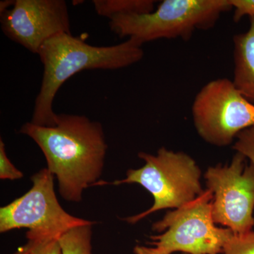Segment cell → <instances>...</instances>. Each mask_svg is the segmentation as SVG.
I'll return each instance as SVG.
<instances>
[{"label":"cell","instance_id":"1","mask_svg":"<svg viewBox=\"0 0 254 254\" xmlns=\"http://www.w3.org/2000/svg\"><path fill=\"white\" fill-rule=\"evenodd\" d=\"M36 142L56 177L60 195L79 203L83 191L97 185L104 168L108 143L103 127L85 115L57 114L53 126L29 122L19 130Z\"/></svg>","mask_w":254,"mask_h":254},{"label":"cell","instance_id":"2","mask_svg":"<svg viewBox=\"0 0 254 254\" xmlns=\"http://www.w3.org/2000/svg\"><path fill=\"white\" fill-rule=\"evenodd\" d=\"M38 55L44 71L31 123L53 126L57 117L53 102L68 78L85 70L127 67L141 61L144 52L132 39L115 46H93L71 33H61L45 42Z\"/></svg>","mask_w":254,"mask_h":254},{"label":"cell","instance_id":"3","mask_svg":"<svg viewBox=\"0 0 254 254\" xmlns=\"http://www.w3.org/2000/svg\"><path fill=\"white\" fill-rule=\"evenodd\" d=\"M230 9V0H164L151 12L115 16L109 26L120 38L142 46L160 39L189 41L196 30L213 28Z\"/></svg>","mask_w":254,"mask_h":254},{"label":"cell","instance_id":"4","mask_svg":"<svg viewBox=\"0 0 254 254\" xmlns=\"http://www.w3.org/2000/svg\"><path fill=\"white\" fill-rule=\"evenodd\" d=\"M145 165L128 170L126 177L112 185L138 184L149 191L154 203L149 209L134 216L124 219L135 224L148 215L167 208H180L193 201L203 192L199 167L191 157L183 152H174L162 147L156 155L138 153Z\"/></svg>","mask_w":254,"mask_h":254},{"label":"cell","instance_id":"5","mask_svg":"<svg viewBox=\"0 0 254 254\" xmlns=\"http://www.w3.org/2000/svg\"><path fill=\"white\" fill-rule=\"evenodd\" d=\"M54 178L48 168L31 177L28 192L0 208V232L28 229V241L60 240L74 227L94 222L73 216L64 210L55 193Z\"/></svg>","mask_w":254,"mask_h":254},{"label":"cell","instance_id":"6","mask_svg":"<svg viewBox=\"0 0 254 254\" xmlns=\"http://www.w3.org/2000/svg\"><path fill=\"white\" fill-rule=\"evenodd\" d=\"M213 195L206 190L193 201L169 211L153 225L150 245L168 254H220L234 235L228 228L217 227L212 215Z\"/></svg>","mask_w":254,"mask_h":254},{"label":"cell","instance_id":"7","mask_svg":"<svg viewBox=\"0 0 254 254\" xmlns=\"http://www.w3.org/2000/svg\"><path fill=\"white\" fill-rule=\"evenodd\" d=\"M191 113L200 138L215 146L231 145L241 132L254 127V103L228 78L212 80L202 87Z\"/></svg>","mask_w":254,"mask_h":254},{"label":"cell","instance_id":"8","mask_svg":"<svg viewBox=\"0 0 254 254\" xmlns=\"http://www.w3.org/2000/svg\"><path fill=\"white\" fill-rule=\"evenodd\" d=\"M213 195L214 222L240 235L254 227V165L237 152L230 165L210 167L204 175Z\"/></svg>","mask_w":254,"mask_h":254},{"label":"cell","instance_id":"9","mask_svg":"<svg viewBox=\"0 0 254 254\" xmlns=\"http://www.w3.org/2000/svg\"><path fill=\"white\" fill-rule=\"evenodd\" d=\"M5 36L33 54L45 42L61 33H71L67 3L64 0H15L0 13Z\"/></svg>","mask_w":254,"mask_h":254},{"label":"cell","instance_id":"10","mask_svg":"<svg viewBox=\"0 0 254 254\" xmlns=\"http://www.w3.org/2000/svg\"><path fill=\"white\" fill-rule=\"evenodd\" d=\"M250 28L233 37V83L239 91L254 104V16Z\"/></svg>","mask_w":254,"mask_h":254},{"label":"cell","instance_id":"11","mask_svg":"<svg viewBox=\"0 0 254 254\" xmlns=\"http://www.w3.org/2000/svg\"><path fill=\"white\" fill-rule=\"evenodd\" d=\"M153 0H93L95 11L99 16L111 19L120 15L145 14L155 9Z\"/></svg>","mask_w":254,"mask_h":254},{"label":"cell","instance_id":"12","mask_svg":"<svg viewBox=\"0 0 254 254\" xmlns=\"http://www.w3.org/2000/svg\"><path fill=\"white\" fill-rule=\"evenodd\" d=\"M94 224L74 227L60 237L63 254H93L92 227Z\"/></svg>","mask_w":254,"mask_h":254},{"label":"cell","instance_id":"13","mask_svg":"<svg viewBox=\"0 0 254 254\" xmlns=\"http://www.w3.org/2000/svg\"><path fill=\"white\" fill-rule=\"evenodd\" d=\"M223 254H254V231L234 234L224 247Z\"/></svg>","mask_w":254,"mask_h":254},{"label":"cell","instance_id":"14","mask_svg":"<svg viewBox=\"0 0 254 254\" xmlns=\"http://www.w3.org/2000/svg\"><path fill=\"white\" fill-rule=\"evenodd\" d=\"M233 148L245 155L254 165V127L241 132L237 137Z\"/></svg>","mask_w":254,"mask_h":254},{"label":"cell","instance_id":"15","mask_svg":"<svg viewBox=\"0 0 254 254\" xmlns=\"http://www.w3.org/2000/svg\"><path fill=\"white\" fill-rule=\"evenodd\" d=\"M23 177L22 172L18 170L8 158L5 150V144L0 139V179L3 180H21Z\"/></svg>","mask_w":254,"mask_h":254},{"label":"cell","instance_id":"16","mask_svg":"<svg viewBox=\"0 0 254 254\" xmlns=\"http://www.w3.org/2000/svg\"><path fill=\"white\" fill-rule=\"evenodd\" d=\"M28 242L31 245V254H63L59 240L53 239L39 242Z\"/></svg>","mask_w":254,"mask_h":254},{"label":"cell","instance_id":"17","mask_svg":"<svg viewBox=\"0 0 254 254\" xmlns=\"http://www.w3.org/2000/svg\"><path fill=\"white\" fill-rule=\"evenodd\" d=\"M234 10L233 19L235 22L245 16H254V0H230Z\"/></svg>","mask_w":254,"mask_h":254},{"label":"cell","instance_id":"18","mask_svg":"<svg viewBox=\"0 0 254 254\" xmlns=\"http://www.w3.org/2000/svg\"><path fill=\"white\" fill-rule=\"evenodd\" d=\"M133 252L135 254H168L158 250L156 247L150 248L143 246H136L133 249Z\"/></svg>","mask_w":254,"mask_h":254},{"label":"cell","instance_id":"19","mask_svg":"<svg viewBox=\"0 0 254 254\" xmlns=\"http://www.w3.org/2000/svg\"><path fill=\"white\" fill-rule=\"evenodd\" d=\"M14 1L11 0H6V1H1L0 3V13L4 12L6 10L9 9L14 4Z\"/></svg>","mask_w":254,"mask_h":254},{"label":"cell","instance_id":"20","mask_svg":"<svg viewBox=\"0 0 254 254\" xmlns=\"http://www.w3.org/2000/svg\"><path fill=\"white\" fill-rule=\"evenodd\" d=\"M31 254V245L30 242H28V243L26 245L23 246V247L18 248V250L16 251L14 254Z\"/></svg>","mask_w":254,"mask_h":254},{"label":"cell","instance_id":"21","mask_svg":"<svg viewBox=\"0 0 254 254\" xmlns=\"http://www.w3.org/2000/svg\"></svg>","mask_w":254,"mask_h":254}]
</instances>
